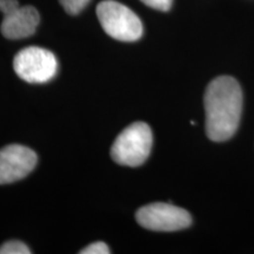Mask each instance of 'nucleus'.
Masks as SVG:
<instances>
[{"label":"nucleus","mask_w":254,"mask_h":254,"mask_svg":"<svg viewBox=\"0 0 254 254\" xmlns=\"http://www.w3.org/2000/svg\"><path fill=\"white\" fill-rule=\"evenodd\" d=\"M206 133L212 141L231 139L239 127L243 113V91L236 79L222 75L212 80L205 97Z\"/></svg>","instance_id":"f257e3e1"},{"label":"nucleus","mask_w":254,"mask_h":254,"mask_svg":"<svg viewBox=\"0 0 254 254\" xmlns=\"http://www.w3.org/2000/svg\"><path fill=\"white\" fill-rule=\"evenodd\" d=\"M153 135L147 124L138 122L127 126L117 136L111 148V157L124 166H140L151 153Z\"/></svg>","instance_id":"f03ea898"},{"label":"nucleus","mask_w":254,"mask_h":254,"mask_svg":"<svg viewBox=\"0 0 254 254\" xmlns=\"http://www.w3.org/2000/svg\"><path fill=\"white\" fill-rule=\"evenodd\" d=\"M97 15L104 31L119 41L139 40L142 36V24L132 9L114 0H104L97 6Z\"/></svg>","instance_id":"7ed1b4c3"},{"label":"nucleus","mask_w":254,"mask_h":254,"mask_svg":"<svg viewBox=\"0 0 254 254\" xmlns=\"http://www.w3.org/2000/svg\"><path fill=\"white\" fill-rule=\"evenodd\" d=\"M13 68L23 80L31 84H43L56 77L58 62L51 51L30 46L15 55Z\"/></svg>","instance_id":"20e7f679"},{"label":"nucleus","mask_w":254,"mask_h":254,"mask_svg":"<svg viewBox=\"0 0 254 254\" xmlns=\"http://www.w3.org/2000/svg\"><path fill=\"white\" fill-rule=\"evenodd\" d=\"M135 219L140 226L158 232L180 231L192 225V217L186 209L166 202H153L139 208Z\"/></svg>","instance_id":"39448f33"},{"label":"nucleus","mask_w":254,"mask_h":254,"mask_svg":"<svg viewBox=\"0 0 254 254\" xmlns=\"http://www.w3.org/2000/svg\"><path fill=\"white\" fill-rule=\"evenodd\" d=\"M37 165V154L23 145H8L0 150V185L24 179Z\"/></svg>","instance_id":"423d86ee"},{"label":"nucleus","mask_w":254,"mask_h":254,"mask_svg":"<svg viewBox=\"0 0 254 254\" xmlns=\"http://www.w3.org/2000/svg\"><path fill=\"white\" fill-rule=\"evenodd\" d=\"M39 21L40 15L33 6H20L15 11L4 15L1 33L12 40L31 37L36 32Z\"/></svg>","instance_id":"0eeeda50"},{"label":"nucleus","mask_w":254,"mask_h":254,"mask_svg":"<svg viewBox=\"0 0 254 254\" xmlns=\"http://www.w3.org/2000/svg\"><path fill=\"white\" fill-rule=\"evenodd\" d=\"M27 245L19 240H11L0 246V254H30Z\"/></svg>","instance_id":"6e6552de"},{"label":"nucleus","mask_w":254,"mask_h":254,"mask_svg":"<svg viewBox=\"0 0 254 254\" xmlns=\"http://www.w3.org/2000/svg\"><path fill=\"white\" fill-rule=\"evenodd\" d=\"M59 1L68 14L75 15L86 7L91 0H59Z\"/></svg>","instance_id":"1a4fd4ad"},{"label":"nucleus","mask_w":254,"mask_h":254,"mask_svg":"<svg viewBox=\"0 0 254 254\" xmlns=\"http://www.w3.org/2000/svg\"><path fill=\"white\" fill-rule=\"evenodd\" d=\"M79 253L80 254H109L111 253V250L106 244L103 243V241H95V243L86 246L85 249H82Z\"/></svg>","instance_id":"9d476101"},{"label":"nucleus","mask_w":254,"mask_h":254,"mask_svg":"<svg viewBox=\"0 0 254 254\" xmlns=\"http://www.w3.org/2000/svg\"><path fill=\"white\" fill-rule=\"evenodd\" d=\"M145 5L150 6V7L158 9V11L166 12L172 6L173 0H141Z\"/></svg>","instance_id":"9b49d317"},{"label":"nucleus","mask_w":254,"mask_h":254,"mask_svg":"<svg viewBox=\"0 0 254 254\" xmlns=\"http://www.w3.org/2000/svg\"><path fill=\"white\" fill-rule=\"evenodd\" d=\"M18 7H20V5L17 0H0V11L4 15L15 11Z\"/></svg>","instance_id":"f8f14e48"}]
</instances>
